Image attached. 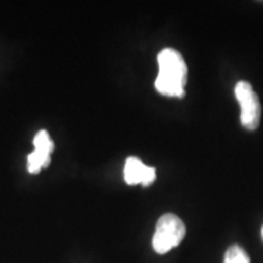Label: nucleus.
I'll return each instance as SVG.
<instances>
[{"mask_svg": "<svg viewBox=\"0 0 263 263\" xmlns=\"http://www.w3.org/2000/svg\"><path fill=\"white\" fill-rule=\"evenodd\" d=\"M156 178V171L146 166L138 157H128L124 166V180L128 185L150 186Z\"/></svg>", "mask_w": 263, "mask_h": 263, "instance_id": "obj_5", "label": "nucleus"}, {"mask_svg": "<svg viewBox=\"0 0 263 263\" xmlns=\"http://www.w3.org/2000/svg\"><path fill=\"white\" fill-rule=\"evenodd\" d=\"M159 74L155 88L160 94L170 98H183L188 82V66L182 55L174 49L166 48L157 57Z\"/></svg>", "mask_w": 263, "mask_h": 263, "instance_id": "obj_1", "label": "nucleus"}, {"mask_svg": "<svg viewBox=\"0 0 263 263\" xmlns=\"http://www.w3.org/2000/svg\"><path fill=\"white\" fill-rule=\"evenodd\" d=\"M223 263H251L248 252L241 246L233 245L227 250Z\"/></svg>", "mask_w": 263, "mask_h": 263, "instance_id": "obj_6", "label": "nucleus"}, {"mask_svg": "<svg viewBox=\"0 0 263 263\" xmlns=\"http://www.w3.org/2000/svg\"><path fill=\"white\" fill-rule=\"evenodd\" d=\"M235 97L241 107L240 121L248 130H256L261 122L259 99L249 82L240 81L235 85Z\"/></svg>", "mask_w": 263, "mask_h": 263, "instance_id": "obj_3", "label": "nucleus"}, {"mask_svg": "<svg viewBox=\"0 0 263 263\" xmlns=\"http://www.w3.org/2000/svg\"><path fill=\"white\" fill-rule=\"evenodd\" d=\"M185 234L186 229L182 219L173 213H166L157 221L153 236V248L157 254H167L182 242Z\"/></svg>", "mask_w": 263, "mask_h": 263, "instance_id": "obj_2", "label": "nucleus"}, {"mask_svg": "<svg viewBox=\"0 0 263 263\" xmlns=\"http://www.w3.org/2000/svg\"><path fill=\"white\" fill-rule=\"evenodd\" d=\"M33 145L34 150L27 157L28 171L31 173H38L42 168L50 164V155L54 150V143L47 130H41L35 134Z\"/></svg>", "mask_w": 263, "mask_h": 263, "instance_id": "obj_4", "label": "nucleus"}, {"mask_svg": "<svg viewBox=\"0 0 263 263\" xmlns=\"http://www.w3.org/2000/svg\"><path fill=\"white\" fill-rule=\"evenodd\" d=\"M262 236H263V227H262Z\"/></svg>", "mask_w": 263, "mask_h": 263, "instance_id": "obj_7", "label": "nucleus"}]
</instances>
